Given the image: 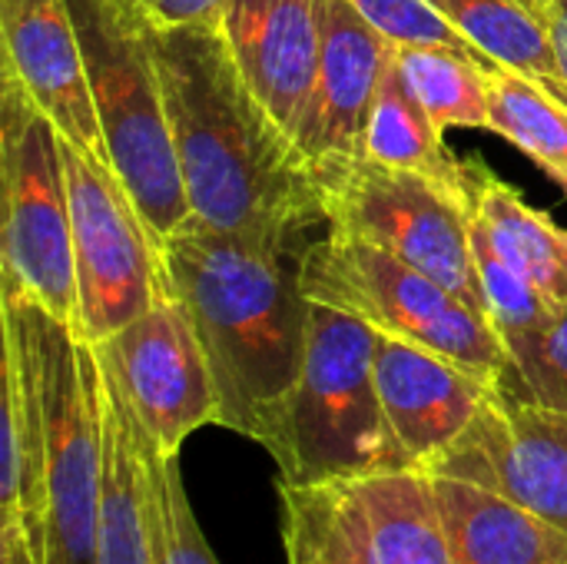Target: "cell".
<instances>
[{"mask_svg": "<svg viewBox=\"0 0 567 564\" xmlns=\"http://www.w3.org/2000/svg\"><path fill=\"white\" fill-rule=\"evenodd\" d=\"M30 369L43 429V555L37 564H96L106 472L103 369L76 326L27 299H0Z\"/></svg>", "mask_w": 567, "mask_h": 564, "instance_id": "3957f363", "label": "cell"}, {"mask_svg": "<svg viewBox=\"0 0 567 564\" xmlns=\"http://www.w3.org/2000/svg\"><path fill=\"white\" fill-rule=\"evenodd\" d=\"M96 356L159 452L179 455L193 432L209 422L219 425L216 382L176 296H159L140 319L100 342Z\"/></svg>", "mask_w": 567, "mask_h": 564, "instance_id": "30bf717a", "label": "cell"}, {"mask_svg": "<svg viewBox=\"0 0 567 564\" xmlns=\"http://www.w3.org/2000/svg\"><path fill=\"white\" fill-rule=\"evenodd\" d=\"M375 386L395 442L422 472L468 432L498 392L485 376L389 332L375 339Z\"/></svg>", "mask_w": 567, "mask_h": 564, "instance_id": "4fadbf2b", "label": "cell"}, {"mask_svg": "<svg viewBox=\"0 0 567 564\" xmlns=\"http://www.w3.org/2000/svg\"><path fill=\"white\" fill-rule=\"evenodd\" d=\"M346 485L362 509L375 564H455L422 469L379 472Z\"/></svg>", "mask_w": 567, "mask_h": 564, "instance_id": "ac0fdd59", "label": "cell"}, {"mask_svg": "<svg viewBox=\"0 0 567 564\" xmlns=\"http://www.w3.org/2000/svg\"><path fill=\"white\" fill-rule=\"evenodd\" d=\"M362 156L379 166L429 176V180L449 186L452 193L472 199L468 163H458V156L445 146L442 130L419 106V100L405 90V83L392 63H389L382 86L369 110Z\"/></svg>", "mask_w": 567, "mask_h": 564, "instance_id": "44dd1931", "label": "cell"}, {"mask_svg": "<svg viewBox=\"0 0 567 564\" xmlns=\"http://www.w3.org/2000/svg\"><path fill=\"white\" fill-rule=\"evenodd\" d=\"M392 66L442 133L488 130V57L449 43H395Z\"/></svg>", "mask_w": 567, "mask_h": 564, "instance_id": "603a6c76", "label": "cell"}, {"mask_svg": "<svg viewBox=\"0 0 567 564\" xmlns=\"http://www.w3.org/2000/svg\"><path fill=\"white\" fill-rule=\"evenodd\" d=\"M3 512L0 522L23 529L33 558L43 555V429L30 369L13 332L3 326Z\"/></svg>", "mask_w": 567, "mask_h": 564, "instance_id": "d6986e66", "label": "cell"}, {"mask_svg": "<svg viewBox=\"0 0 567 564\" xmlns=\"http://www.w3.org/2000/svg\"><path fill=\"white\" fill-rule=\"evenodd\" d=\"M379 332L352 312L312 302L299 382L269 452L286 485L355 482L415 469L395 442L375 386Z\"/></svg>", "mask_w": 567, "mask_h": 564, "instance_id": "277c9868", "label": "cell"}, {"mask_svg": "<svg viewBox=\"0 0 567 564\" xmlns=\"http://www.w3.org/2000/svg\"><path fill=\"white\" fill-rule=\"evenodd\" d=\"M302 243L183 229L159 243L166 293L183 302L206 352L219 425L276 449L299 382L312 299Z\"/></svg>", "mask_w": 567, "mask_h": 564, "instance_id": "7a4b0ae2", "label": "cell"}, {"mask_svg": "<svg viewBox=\"0 0 567 564\" xmlns=\"http://www.w3.org/2000/svg\"><path fill=\"white\" fill-rule=\"evenodd\" d=\"M322 203L332 233L395 253L482 309L472 259V199L429 176L362 156L322 183Z\"/></svg>", "mask_w": 567, "mask_h": 564, "instance_id": "9c48e42d", "label": "cell"}, {"mask_svg": "<svg viewBox=\"0 0 567 564\" xmlns=\"http://www.w3.org/2000/svg\"><path fill=\"white\" fill-rule=\"evenodd\" d=\"M425 472L495 489L567 532V409L498 389L468 432Z\"/></svg>", "mask_w": 567, "mask_h": 564, "instance_id": "8fae6325", "label": "cell"}, {"mask_svg": "<svg viewBox=\"0 0 567 564\" xmlns=\"http://www.w3.org/2000/svg\"><path fill=\"white\" fill-rule=\"evenodd\" d=\"M103 432H106V472H103L96 564H153L143 469L133 439V412L123 389L106 369H103Z\"/></svg>", "mask_w": 567, "mask_h": 564, "instance_id": "ffe728a7", "label": "cell"}, {"mask_svg": "<svg viewBox=\"0 0 567 564\" xmlns=\"http://www.w3.org/2000/svg\"><path fill=\"white\" fill-rule=\"evenodd\" d=\"M0 564H37L23 529L13 522H0Z\"/></svg>", "mask_w": 567, "mask_h": 564, "instance_id": "1f68e13d", "label": "cell"}, {"mask_svg": "<svg viewBox=\"0 0 567 564\" xmlns=\"http://www.w3.org/2000/svg\"><path fill=\"white\" fill-rule=\"evenodd\" d=\"M488 60L532 80L558 76L545 13L525 0H425Z\"/></svg>", "mask_w": 567, "mask_h": 564, "instance_id": "cb8c5ba5", "label": "cell"}, {"mask_svg": "<svg viewBox=\"0 0 567 564\" xmlns=\"http://www.w3.org/2000/svg\"><path fill=\"white\" fill-rule=\"evenodd\" d=\"M545 27H548V40L558 60V76L567 83V0H548Z\"/></svg>", "mask_w": 567, "mask_h": 564, "instance_id": "4dcf8cb0", "label": "cell"}, {"mask_svg": "<svg viewBox=\"0 0 567 564\" xmlns=\"http://www.w3.org/2000/svg\"><path fill=\"white\" fill-rule=\"evenodd\" d=\"M219 30L256 100L302 150L322 57V0H229Z\"/></svg>", "mask_w": 567, "mask_h": 564, "instance_id": "5bb4252c", "label": "cell"}, {"mask_svg": "<svg viewBox=\"0 0 567 564\" xmlns=\"http://www.w3.org/2000/svg\"><path fill=\"white\" fill-rule=\"evenodd\" d=\"M302 289L312 302L336 306L379 332L432 349L498 389L512 379L508 346L488 316L382 246L329 229V236L306 246Z\"/></svg>", "mask_w": 567, "mask_h": 564, "instance_id": "8992f818", "label": "cell"}, {"mask_svg": "<svg viewBox=\"0 0 567 564\" xmlns=\"http://www.w3.org/2000/svg\"><path fill=\"white\" fill-rule=\"evenodd\" d=\"M150 47L189 199L186 229L302 243L326 223L306 153L256 100L223 30H150Z\"/></svg>", "mask_w": 567, "mask_h": 564, "instance_id": "6da1fadb", "label": "cell"}, {"mask_svg": "<svg viewBox=\"0 0 567 564\" xmlns=\"http://www.w3.org/2000/svg\"><path fill=\"white\" fill-rule=\"evenodd\" d=\"M392 40L349 0H322V57L302 153L319 186L362 160L372 100L392 63Z\"/></svg>", "mask_w": 567, "mask_h": 564, "instance_id": "7c38bea8", "label": "cell"}, {"mask_svg": "<svg viewBox=\"0 0 567 564\" xmlns=\"http://www.w3.org/2000/svg\"><path fill=\"white\" fill-rule=\"evenodd\" d=\"M3 73L17 76L63 140L106 160L70 0H0Z\"/></svg>", "mask_w": 567, "mask_h": 564, "instance_id": "9a60e30c", "label": "cell"}, {"mask_svg": "<svg viewBox=\"0 0 567 564\" xmlns=\"http://www.w3.org/2000/svg\"><path fill=\"white\" fill-rule=\"evenodd\" d=\"M106 163L133 196L156 246L189 226L150 30L120 0H70Z\"/></svg>", "mask_w": 567, "mask_h": 564, "instance_id": "5b68a950", "label": "cell"}, {"mask_svg": "<svg viewBox=\"0 0 567 564\" xmlns=\"http://www.w3.org/2000/svg\"><path fill=\"white\" fill-rule=\"evenodd\" d=\"M279 532L286 564H375L362 509L346 482H279Z\"/></svg>", "mask_w": 567, "mask_h": 564, "instance_id": "7402d4cb", "label": "cell"}, {"mask_svg": "<svg viewBox=\"0 0 567 564\" xmlns=\"http://www.w3.org/2000/svg\"><path fill=\"white\" fill-rule=\"evenodd\" d=\"M488 130L567 189V110L532 76L488 60Z\"/></svg>", "mask_w": 567, "mask_h": 564, "instance_id": "d4e9b609", "label": "cell"}, {"mask_svg": "<svg viewBox=\"0 0 567 564\" xmlns=\"http://www.w3.org/2000/svg\"><path fill=\"white\" fill-rule=\"evenodd\" d=\"M512 356V379L505 392L567 409V302H558L555 312L532 332L505 342Z\"/></svg>", "mask_w": 567, "mask_h": 564, "instance_id": "83f0119b", "label": "cell"}, {"mask_svg": "<svg viewBox=\"0 0 567 564\" xmlns=\"http://www.w3.org/2000/svg\"><path fill=\"white\" fill-rule=\"evenodd\" d=\"M472 259H475V279L482 293V309L505 342L538 329L555 312L558 302L548 299L522 269H515L492 246V239L475 219H472Z\"/></svg>", "mask_w": 567, "mask_h": 564, "instance_id": "4316f807", "label": "cell"}, {"mask_svg": "<svg viewBox=\"0 0 567 564\" xmlns=\"http://www.w3.org/2000/svg\"><path fill=\"white\" fill-rule=\"evenodd\" d=\"M73 219L76 332L100 346L166 296L159 246L113 166L63 140Z\"/></svg>", "mask_w": 567, "mask_h": 564, "instance_id": "ba28073f", "label": "cell"}, {"mask_svg": "<svg viewBox=\"0 0 567 564\" xmlns=\"http://www.w3.org/2000/svg\"><path fill=\"white\" fill-rule=\"evenodd\" d=\"M133 439H136L140 469H143L153 564H219L196 522L193 502L186 495L179 455L159 452V445L140 425L136 412H133Z\"/></svg>", "mask_w": 567, "mask_h": 564, "instance_id": "484cf974", "label": "cell"}, {"mask_svg": "<svg viewBox=\"0 0 567 564\" xmlns=\"http://www.w3.org/2000/svg\"><path fill=\"white\" fill-rule=\"evenodd\" d=\"M3 296L76 326L73 219L63 143L53 120L10 73L0 80Z\"/></svg>", "mask_w": 567, "mask_h": 564, "instance_id": "52a82bcc", "label": "cell"}, {"mask_svg": "<svg viewBox=\"0 0 567 564\" xmlns=\"http://www.w3.org/2000/svg\"><path fill=\"white\" fill-rule=\"evenodd\" d=\"M349 3L372 27H379L392 43H449V47L482 53L442 13H435L425 0H349Z\"/></svg>", "mask_w": 567, "mask_h": 564, "instance_id": "f1b7e54d", "label": "cell"}, {"mask_svg": "<svg viewBox=\"0 0 567 564\" xmlns=\"http://www.w3.org/2000/svg\"><path fill=\"white\" fill-rule=\"evenodd\" d=\"M528 7H535L538 13H545V7H548V0H525Z\"/></svg>", "mask_w": 567, "mask_h": 564, "instance_id": "836d02e7", "label": "cell"}, {"mask_svg": "<svg viewBox=\"0 0 567 564\" xmlns=\"http://www.w3.org/2000/svg\"><path fill=\"white\" fill-rule=\"evenodd\" d=\"M472 219L492 246L522 269L548 299L567 302V229L528 206L518 189L498 180L482 160H468Z\"/></svg>", "mask_w": 567, "mask_h": 564, "instance_id": "e0dca14e", "label": "cell"}, {"mask_svg": "<svg viewBox=\"0 0 567 564\" xmlns=\"http://www.w3.org/2000/svg\"><path fill=\"white\" fill-rule=\"evenodd\" d=\"M538 83H542V86H545V90H548V93L567 110V83L561 76H545V80H538Z\"/></svg>", "mask_w": 567, "mask_h": 564, "instance_id": "d6a6232c", "label": "cell"}, {"mask_svg": "<svg viewBox=\"0 0 567 564\" xmlns=\"http://www.w3.org/2000/svg\"><path fill=\"white\" fill-rule=\"evenodd\" d=\"M143 27L176 30V27H219L229 0H120Z\"/></svg>", "mask_w": 567, "mask_h": 564, "instance_id": "f546056e", "label": "cell"}, {"mask_svg": "<svg viewBox=\"0 0 567 564\" xmlns=\"http://www.w3.org/2000/svg\"><path fill=\"white\" fill-rule=\"evenodd\" d=\"M455 564H567V532L532 509L458 475H432Z\"/></svg>", "mask_w": 567, "mask_h": 564, "instance_id": "2e32d148", "label": "cell"}]
</instances>
